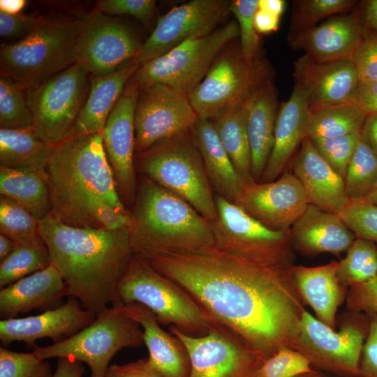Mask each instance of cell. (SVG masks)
I'll use <instances>...</instances> for the list:
<instances>
[{"instance_id": "51", "label": "cell", "mask_w": 377, "mask_h": 377, "mask_svg": "<svg viewBox=\"0 0 377 377\" xmlns=\"http://www.w3.org/2000/svg\"><path fill=\"white\" fill-rule=\"evenodd\" d=\"M106 377H163L150 364L148 357L124 364L110 365Z\"/></svg>"}, {"instance_id": "42", "label": "cell", "mask_w": 377, "mask_h": 377, "mask_svg": "<svg viewBox=\"0 0 377 377\" xmlns=\"http://www.w3.org/2000/svg\"><path fill=\"white\" fill-rule=\"evenodd\" d=\"M258 7V0H235L230 6L239 26L242 54L249 64L258 59L259 37L254 23Z\"/></svg>"}, {"instance_id": "23", "label": "cell", "mask_w": 377, "mask_h": 377, "mask_svg": "<svg viewBox=\"0 0 377 377\" xmlns=\"http://www.w3.org/2000/svg\"><path fill=\"white\" fill-rule=\"evenodd\" d=\"M114 306L142 328L149 362L158 373L163 377H189L191 362L185 346L177 337L160 327L151 310L135 302Z\"/></svg>"}, {"instance_id": "7", "label": "cell", "mask_w": 377, "mask_h": 377, "mask_svg": "<svg viewBox=\"0 0 377 377\" xmlns=\"http://www.w3.org/2000/svg\"><path fill=\"white\" fill-rule=\"evenodd\" d=\"M117 295L115 304H142L155 314L159 324L173 325L188 335L203 336L219 324L179 285L139 255H133Z\"/></svg>"}, {"instance_id": "41", "label": "cell", "mask_w": 377, "mask_h": 377, "mask_svg": "<svg viewBox=\"0 0 377 377\" xmlns=\"http://www.w3.org/2000/svg\"><path fill=\"white\" fill-rule=\"evenodd\" d=\"M353 0H299L293 3L290 32L304 31L320 20L347 13L356 4Z\"/></svg>"}, {"instance_id": "15", "label": "cell", "mask_w": 377, "mask_h": 377, "mask_svg": "<svg viewBox=\"0 0 377 377\" xmlns=\"http://www.w3.org/2000/svg\"><path fill=\"white\" fill-rule=\"evenodd\" d=\"M198 118L187 95L159 83L140 87L135 112L136 153L192 128Z\"/></svg>"}, {"instance_id": "43", "label": "cell", "mask_w": 377, "mask_h": 377, "mask_svg": "<svg viewBox=\"0 0 377 377\" xmlns=\"http://www.w3.org/2000/svg\"><path fill=\"white\" fill-rule=\"evenodd\" d=\"M51 366L32 353H17L0 347V377H52Z\"/></svg>"}, {"instance_id": "9", "label": "cell", "mask_w": 377, "mask_h": 377, "mask_svg": "<svg viewBox=\"0 0 377 377\" xmlns=\"http://www.w3.org/2000/svg\"><path fill=\"white\" fill-rule=\"evenodd\" d=\"M238 36V24L232 20L209 35L186 40L145 63L132 78L140 87L159 83L188 96L205 78L222 50Z\"/></svg>"}, {"instance_id": "40", "label": "cell", "mask_w": 377, "mask_h": 377, "mask_svg": "<svg viewBox=\"0 0 377 377\" xmlns=\"http://www.w3.org/2000/svg\"><path fill=\"white\" fill-rule=\"evenodd\" d=\"M46 245L31 246L17 245L15 250L0 263V288L39 272L51 264Z\"/></svg>"}, {"instance_id": "44", "label": "cell", "mask_w": 377, "mask_h": 377, "mask_svg": "<svg viewBox=\"0 0 377 377\" xmlns=\"http://www.w3.org/2000/svg\"><path fill=\"white\" fill-rule=\"evenodd\" d=\"M310 360L305 355L279 348L265 359L257 371V377H302L313 373Z\"/></svg>"}, {"instance_id": "39", "label": "cell", "mask_w": 377, "mask_h": 377, "mask_svg": "<svg viewBox=\"0 0 377 377\" xmlns=\"http://www.w3.org/2000/svg\"><path fill=\"white\" fill-rule=\"evenodd\" d=\"M337 276L339 282L354 285L377 276L376 243L356 238L346 256L338 263Z\"/></svg>"}, {"instance_id": "5", "label": "cell", "mask_w": 377, "mask_h": 377, "mask_svg": "<svg viewBox=\"0 0 377 377\" xmlns=\"http://www.w3.org/2000/svg\"><path fill=\"white\" fill-rule=\"evenodd\" d=\"M81 20L47 17L31 34L1 45V75L30 90L76 63Z\"/></svg>"}, {"instance_id": "10", "label": "cell", "mask_w": 377, "mask_h": 377, "mask_svg": "<svg viewBox=\"0 0 377 377\" xmlns=\"http://www.w3.org/2000/svg\"><path fill=\"white\" fill-rule=\"evenodd\" d=\"M269 79V70L264 61L258 59L249 64L240 47L228 45L188 97L198 117L213 121L244 103Z\"/></svg>"}, {"instance_id": "16", "label": "cell", "mask_w": 377, "mask_h": 377, "mask_svg": "<svg viewBox=\"0 0 377 377\" xmlns=\"http://www.w3.org/2000/svg\"><path fill=\"white\" fill-rule=\"evenodd\" d=\"M228 0H192L161 16L134 58L139 66L184 42L215 31L230 11Z\"/></svg>"}, {"instance_id": "59", "label": "cell", "mask_w": 377, "mask_h": 377, "mask_svg": "<svg viewBox=\"0 0 377 377\" xmlns=\"http://www.w3.org/2000/svg\"><path fill=\"white\" fill-rule=\"evenodd\" d=\"M25 5L24 0H1L0 10L9 14H18Z\"/></svg>"}, {"instance_id": "47", "label": "cell", "mask_w": 377, "mask_h": 377, "mask_svg": "<svg viewBox=\"0 0 377 377\" xmlns=\"http://www.w3.org/2000/svg\"><path fill=\"white\" fill-rule=\"evenodd\" d=\"M352 60L360 82H377V31L363 28Z\"/></svg>"}, {"instance_id": "53", "label": "cell", "mask_w": 377, "mask_h": 377, "mask_svg": "<svg viewBox=\"0 0 377 377\" xmlns=\"http://www.w3.org/2000/svg\"><path fill=\"white\" fill-rule=\"evenodd\" d=\"M353 103L360 108L367 115L377 114V82L359 81Z\"/></svg>"}, {"instance_id": "48", "label": "cell", "mask_w": 377, "mask_h": 377, "mask_svg": "<svg viewBox=\"0 0 377 377\" xmlns=\"http://www.w3.org/2000/svg\"><path fill=\"white\" fill-rule=\"evenodd\" d=\"M98 10L108 15H127L142 23L152 18L156 1L153 0H101L97 3Z\"/></svg>"}, {"instance_id": "14", "label": "cell", "mask_w": 377, "mask_h": 377, "mask_svg": "<svg viewBox=\"0 0 377 377\" xmlns=\"http://www.w3.org/2000/svg\"><path fill=\"white\" fill-rule=\"evenodd\" d=\"M140 45L130 27L95 8L81 20L75 64L93 77L106 75L135 58Z\"/></svg>"}, {"instance_id": "31", "label": "cell", "mask_w": 377, "mask_h": 377, "mask_svg": "<svg viewBox=\"0 0 377 377\" xmlns=\"http://www.w3.org/2000/svg\"><path fill=\"white\" fill-rule=\"evenodd\" d=\"M338 263L307 267H293L292 272L301 293L311 305L318 320L332 327L341 300Z\"/></svg>"}, {"instance_id": "34", "label": "cell", "mask_w": 377, "mask_h": 377, "mask_svg": "<svg viewBox=\"0 0 377 377\" xmlns=\"http://www.w3.org/2000/svg\"><path fill=\"white\" fill-rule=\"evenodd\" d=\"M247 99L219 119L212 121L224 149L244 184L255 182L246 125Z\"/></svg>"}, {"instance_id": "32", "label": "cell", "mask_w": 377, "mask_h": 377, "mask_svg": "<svg viewBox=\"0 0 377 377\" xmlns=\"http://www.w3.org/2000/svg\"><path fill=\"white\" fill-rule=\"evenodd\" d=\"M54 147L38 138L34 131L0 129L1 166L34 171L44 179Z\"/></svg>"}, {"instance_id": "45", "label": "cell", "mask_w": 377, "mask_h": 377, "mask_svg": "<svg viewBox=\"0 0 377 377\" xmlns=\"http://www.w3.org/2000/svg\"><path fill=\"white\" fill-rule=\"evenodd\" d=\"M309 139L322 157L344 179L348 163L360 140V133L330 139Z\"/></svg>"}, {"instance_id": "6", "label": "cell", "mask_w": 377, "mask_h": 377, "mask_svg": "<svg viewBox=\"0 0 377 377\" xmlns=\"http://www.w3.org/2000/svg\"><path fill=\"white\" fill-rule=\"evenodd\" d=\"M138 154L139 168L147 177L181 197L210 222L216 219L213 188L192 128Z\"/></svg>"}, {"instance_id": "18", "label": "cell", "mask_w": 377, "mask_h": 377, "mask_svg": "<svg viewBox=\"0 0 377 377\" xmlns=\"http://www.w3.org/2000/svg\"><path fill=\"white\" fill-rule=\"evenodd\" d=\"M293 77L306 94L310 112L353 103L359 84L353 60L318 62L306 54L295 62Z\"/></svg>"}, {"instance_id": "29", "label": "cell", "mask_w": 377, "mask_h": 377, "mask_svg": "<svg viewBox=\"0 0 377 377\" xmlns=\"http://www.w3.org/2000/svg\"><path fill=\"white\" fill-rule=\"evenodd\" d=\"M277 105L271 79L259 85L247 99L246 125L256 182H260L272 149Z\"/></svg>"}, {"instance_id": "52", "label": "cell", "mask_w": 377, "mask_h": 377, "mask_svg": "<svg viewBox=\"0 0 377 377\" xmlns=\"http://www.w3.org/2000/svg\"><path fill=\"white\" fill-rule=\"evenodd\" d=\"M355 286L354 300L356 306L367 312L377 313V276Z\"/></svg>"}, {"instance_id": "1", "label": "cell", "mask_w": 377, "mask_h": 377, "mask_svg": "<svg viewBox=\"0 0 377 377\" xmlns=\"http://www.w3.org/2000/svg\"><path fill=\"white\" fill-rule=\"evenodd\" d=\"M142 258L265 358L288 334L294 308L286 290L287 265H260L216 248Z\"/></svg>"}, {"instance_id": "62", "label": "cell", "mask_w": 377, "mask_h": 377, "mask_svg": "<svg viewBox=\"0 0 377 377\" xmlns=\"http://www.w3.org/2000/svg\"><path fill=\"white\" fill-rule=\"evenodd\" d=\"M376 245H377V242H376Z\"/></svg>"}, {"instance_id": "60", "label": "cell", "mask_w": 377, "mask_h": 377, "mask_svg": "<svg viewBox=\"0 0 377 377\" xmlns=\"http://www.w3.org/2000/svg\"><path fill=\"white\" fill-rule=\"evenodd\" d=\"M17 244L9 237L0 234V260L8 256L16 248Z\"/></svg>"}, {"instance_id": "55", "label": "cell", "mask_w": 377, "mask_h": 377, "mask_svg": "<svg viewBox=\"0 0 377 377\" xmlns=\"http://www.w3.org/2000/svg\"><path fill=\"white\" fill-rule=\"evenodd\" d=\"M360 133V138L377 155V114L366 116Z\"/></svg>"}, {"instance_id": "61", "label": "cell", "mask_w": 377, "mask_h": 377, "mask_svg": "<svg viewBox=\"0 0 377 377\" xmlns=\"http://www.w3.org/2000/svg\"><path fill=\"white\" fill-rule=\"evenodd\" d=\"M362 201L377 206V187Z\"/></svg>"}, {"instance_id": "20", "label": "cell", "mask_w": 377, "mask_h": 377, "mask_svg": "<svg viewBox=\"0 0 377 377\" xmlns=\"http://www.w3.org/2000/svg\"><path fill=\"white\" fill-rule=\"evenodd\" d=\"M71 297L60 306L22 318L2 319L0 321V340L4 345L23 341L36 348L35 341L50 338L54 343L64 341L91 324L96 315L80 306Z\"/></svg>"}, {"instance_id": "8", "label": "cell", "mask_w": 377, "mask_h": 377, "mask_svg": "<svg viewBox=\"0 0 377 377\" xmlns=\"http://www.w3.org/2000/svg\"><path fill=\"white\" fill-rule=\"evenodd\" d=\"M142 344L140 325L113 305L101 311L91 324L72 337L50 346H37L33 352L41 360L71 357L86 363L90 377H106L117 353Z\"/></svg>"}, {"instance_id": "54", "label": "cell", "mask_w": 377, "mask_h": 377, "mask_svg": "<svg viewBox=\"0 0 377 377\" xmlns=\"http://www.w3.org/2000/svg\"><path fill=\"white\" fill-rule=\"evenodd\" d=\"M84 372L82 362L71 357H59L52 377H82Z\"/></svg>"}, {"instance_id": "11", "label": "cell", "mask_w": 377, "mask_h": 377, "mask_svg": "<svg viewBox=\"0 0 377 377\" xmlns=\"http://www.w3.org/2000/svg\"><path fill=\"white\" fill-rule=\"evenodd\" d=\"M89 74L75 64L34 89L27 91L34 117V132L57 145L68 139L90 87Z\"/></svg>"}, {"instance_id": "2", "label": "cell", "mask_w": 377, "mask_h": 377, "mask_svg": "<svg viewBox=\"0 0 377 377\" xmlns=\"http://www.w3.org/2000/svg\"><path fill=\"white\" fill-rule=\"evenodd\" d=\"M39 227L69 296L96 315L117 302L118 284L134 255L128 228L72 227L52 214L40 220Z\"/></svg>"}, {"instance_id": "49", "label": "cell", "mask_w": 377, "mask_h": 377, "mask_svg": "<svg viewBox=\"0 0 377 377\" xmlns=\"http://www.w3.org/2000/svg\"><path fill=\"white\" fill-rule=\"evenodd\" d=\"M46 19L42 15L9 14L0 10V35L6 39H22L34 31Z\"/></svg>"}, {"instance_id": "63", "label": "cell", "mask_w": 377, "mask_h": 377, "mask_svg": "<svg viewBox=\"0 0 377 377\" xmlns=\"http://www.w3.org/2000/svg\"><path fill=\"white\" fill-rule=\"evenodd\" d=\"M358 377V376H357Z\"/></svg>"}, {"instance_id": "37", "label": "cell", "mask_w": 377, "mask_h": 377, "mask_svg": "<svg viewBox=\"0 0 377 377\" xmlns=\"http://www.w3.org/2000/svg\"><path fill=\"white\" fill-rule=\"evenodd\" d=\"M343 180L350 200H362L377 187V155L361 138Z\"/></svg>"}, {"instance_id": "17", "label": "cell", "mask_w": 377, "mask_h": 377, "mask_svg": "<svg viewBox=\"0 0 377 377\" xmlns=\"http://www.w3.org/2000/svg\"><path fill=\"white\" fill-rule=\"evenodd\" d=\"M235 204L267 228L289 232L309 202L298 179L283 172L272 182L244 184Z\"/></svg>"}, {"instance_id": "22", "label": "cell", "mask_w": 377, "mask_h": 377, "mask_svg": "<svg viewBox=\"0 0 377 377\" xmlns=\"http://www.w3.org/2000/svg\"><path fill=\"white\" fill-rule=\"evenodd\" d=\"M309 204L339 214L350 202L343 179L330 165L306 138L292 165Z\"/></svg>"}, {"instance_id": "30", "label": "cell", "mask_w": 377, "mask_h": 377, "mask_svg": "<svg viewBox=\"0 0 377 377\" xmlns=\"http://www.w3.org/2000/svg\"><path fill=\"white\" fill-rule=\"evenodd\" d=\"M192 131L212 186L218 195L235 203L244 187L212 121L198 117Z\"/></svg>"}, {"instance_id": "56", "label": "cell", "mask_w": 377, "mask_h": 377, "mask_svg": "<svg viewBox=\"0 0 377 377\" xmlns=\"http://www.w3.org/2000/svg\"><path fill=\"white\" fill-rule=\"evenodd\" d=\"M358 10L362 27L377 31V0L363 1Z\"/></svg>"}, {"instance_id": "3", "label": "cell", "mask_w": 377, "mask_h": 377, "mask_svg": "<svg viewBox=\"0 0 377 377\" xmlns=\"http://www.w3.org/2000/svg\"><path fill=\"white\" fill-rule=\"evenodd\" d=\"M44 179L50 191L51 214L70 226L80 228L82 207L90 198L126 211L118 195L103 133L55 145Z\"/></svg>"}, {"instance_id": "21", "label": "cell", "mask_w": 377, "mask_h": 377, "mask_svg": "<svg viewBox=\"0 0 377 377\" xmlns=\"http://www.w3.org/2000/svg\"><path fill=\"white\" fill-rule=\"evenodd\" d=\"M363 28L357 13L334 15L310 29L290 32L289 43L295 50L318 62L352 60Z\"/></svg>"}, {"instance_id": "46", "label": "cell", "mask_w": 377, "mask_h": 377, "mask_svg": "<svg viewBox=\"0 0 377 377\" xmlns=\"http://www.w3.org/2000/svg\"><path fill=\"white\" fill-rule=\"evenodd\" d=\"M357 238L377 242V206L362 200H350L339 214Z\"/></svg>"}, {"instance_id": "58", "label": "cell", "mask_w": 377, "mask_h": 377, "mask_svg": "<svg viewBox=\"0 0 377 377\" xmlns=\"http://www.w3.org/2000/svg\"><path fill=\"white\" fill-rule=\"evenodd\" d=\"M285 5L283 0H258V8L280 17L284 11Z\"/></svg>"}, {"instance_id": "33", "label": "cell", "mask_w": 377, "mask_h": 377, "mask_svg": "<svg viewBox=\"0 0 377 377\" xmlns=\"http://www.w3.org/2000/svg\"><path fill=\"white\" fill-rule=\"evenodd\" d=\"M0 193L40 220L52 212L50 194L43 177L27 170L0 166Z\"/></svg>"}, {"instance_id": "12", "label": "cell", "mask_w": 377, "mask_h": 377, "mask_svg": "<svg viewBox=\"0 0 377 377\" xmlns=\"http://www.w3.org/2000/svg\"><path fill=\"white\" fill-rule=\"evenodd\" d=\"M215 199L217 214L211 223L216 249L260 265L288 264L290 231L271 230L236 204L218 195Z\"/></svg>"}, {"instance_id": "35", "label": "cell", "mask_w": 377, "mask_h": 377, "mask_svg": "<svg viewBox=\"0 0 377 377\" xmlns=\"http://www.w3.org/2000/svg\"><path fill=\"white\" fill-rule=\"evenodd\" d=\"M366 116L353 103L310 112L306 138L330 139L360 133Z\"/></svg>"}, {"instance_id": "28", "label": "cell", "mask_w": 377, "mask_h": 377, "mask_svg": "<svg viewBox=\"0 0 377 377\" xmlns=\"http://www.w3.org/2000/svg\"><path fill=\"white\" fill-rule=\"evenodd\" d=\"M300 323L304 334L326 361L351 376H360L359 362L364 339L360 329L347 325L334 332L306 311L302 313Z\"/></svg>"}, {"instance_id": "50", "label": "cell", "mask_w": 377, "mask_h": 377, "mask_svg": "<svg viewBox=\"0 0 377 377\" xmlns=\"http://www.w3.org/2000/svg\"><path fill=\"white\" fill-rule=\"evenodd\" d=\"M362 351L360 375L362 377H377V317H374L371 321L368 338Z\"/></svg>"}, {"instance_id": "13", "label": "cell", "mask_w": 377, "mask_h": 377, "mask_svg": "<svg viewBox=\"0 0 377 377\" xmlns=\"http://www.w3.org/2000/svg\"><path fill=\"white\" fill-rule=\"evenodd\" d=\"M169 329L188 353L189 377H257L266 359L219 324L201 337L188 335L173 325Z\"/></svg>"}, {"instance_id": "36", "label": "cell", "mask_w": 377, "mask_h": 377, "mask_svg": "<svg viewBox=\"0 0 377 377\" xmlns=\"http://www.w3.org/2000/svg\"><path fill=\"white\" fill-rule=\"evenodd\" d=\"M39 221L40 220L18 203L1 195V234L13 239L18 245L45 246L40 231Z\"/></svg>"}, {"instance_id": "57", "label": "cell", "mask_w": 377, "mask_h": 377, "mask_svg": "<svg viewBox=\"0 0 377 377\" xmlns=\"http://www.w3.org/2000/svg\"><path fill=\"white\" fill-rule=\"evenodd\" d=\"M280 17L258 9L254 17L255 27L258 33L269 34L278 29Z\"/></svg>"}, {"instance_id": "19", "label": "cell", "mask_w": 377, "mask_h": 377, "mask_svg": "<svg viewBox=\"0 0 377 377\" xmlns=\"http://www.w3.org/2000/svg\"><path fill=\"white\" fill-rule=\"evenodd\" d=\"M139 88L131 77L111 111L103 132L105 151L117 184L127 200L132 197L135 185V112Z\"/></svg>"}, {"instance_id": "24", "label": "cell", "mask_w": 377, "mask_h": 377, "mask_svg": "<svg viewBox=\"0 0 377 377\" xmlns=\"http://www.w3.org/2000/svg\"><path fill=\"white\" fill-rule=\"evenodd\" d=\"M69 296L60 272L52 263L0 290V315L13 318L34 309L50 310L61 306Z\"/></svg>"}, {"instance_id": "25", "label": "cell", "mask_w": 377, "mask_h": 377, "mask_svg": "<svg viewBox=\"0 0 377 377\" xmlns=\"http://www.w3.org/2000/svg\"><path fill=\"white\" fill-rule=\"evenodd\" d=\"M310 111L306 96L294 86L289 98L277 112L272 149L259 182H269L283 173L296 149L306 138Z\"/></svg>"}, {"instance_id": "4", "label": "cell", "mask_w": 377, "mask_h": 377, "mask_svg": "<svg viewBox=\"0 0 377 377\" xmlns=\"http://www.w3.org/2000/svg\"><path fill=\"white\" fill-rule=\"evenodd\" d=\"M131 214L134 254L197 252L215 248L212 223L181 197L142 178Z\"/></svg>"}, {"instance_id": "26", "label": "cell", "mask_w": 377, "mask_h": 377, "mask_svg": "<svg viewBox=\"0 0 377 377\" xmlns=\"http://www.w3.org/2000/svg\"><path fill=\"white\" fill-rule=\"evenodd\" d=\"M290 239L311 253L338 255L348 251L357 238L337 214L309 204L290 229Z\"/></svg>"}, {"instance_id": "38", "label": "cell", "mask_w": 377, "mask_h": 377, "mask_svg": "<svg viewBox=\"0 0 377 377\" xmlns=\"http://www.w3.org/2000/svg\"><path fill=\"white\" fill-rule=\"evenodd\" d=\"M1 128L34 131V117L27 103V91L17 82L0 76Z\"/></svg>"}, {"instance_id": "27", "label": "cell", "mask_w": 377, "mask_h": 377, "mask_svg": "<svg viewBox=\"0 0 377 377\" xmlns=\"http://www.w3.org/2000/svg\"><path fill=\"white\" fill-rule=\"evenodd\" d=\"M139 67L133 58L110 74L91 76L87 98L70 138L103 132L111 111Z\"/></svg>"}]
</instances>
